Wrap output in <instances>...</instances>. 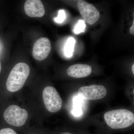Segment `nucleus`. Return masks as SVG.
I'll return each mask as SVG.
<instances>
[{
  "label": "nucleus",
  "instance_id": "f257e3e1",
  "mask_svg": "<svg viewBox=\"0 0 134 134\" xmlns=\"http://www.w3.org/2000/svg\"><path fill=\"white\" fill-rule=\"evenodd\" d=\"M104 119L108 126L113 129L128 127L134 122V114L126 109L113 110L105 113Z\"/></svg>",
  "mask_w": 134,
  "mask_h": 134
},
{
  "label": "nucleus",
  "instance_id": "f03ea898",
  "mask_svg": "<svg viewBox=\"0 0 134 134\" xmlns=\"http://www.w3.org/2000/svg\"><path fill=\"white\" fill-rule=\"evenodd\" d=\"M30 68L26 63L16 64L10 73L7 80V89L10 92H15L23 88L30 73Z\"/></svg>",
  "mask_w": 134,
  "mask_h": 134
},
{
  "label": "nucleus",
  "instance_id": "7ed1b4c3",
  "mask_svg": "<svg viewBox=\"0 0 134 134\" xmlns=\"http://www.w3.org/2000/svg\"><path fill=\"white\" fill-rule=\"evenodd\" d=\"M28 112L16 105H11L7 108L3 114L6 122L10 125L20 127L25 124L28 119Z\"/></svg>",
  "mask_w": 134,
  "mask_h": 134
},
{
  "label": "nucleus",
  "instance_id": "20e7f679",
  "mask_svg": "<svg viewBox=\"0 0 134 134\" xmlns=\"http://www.w3.org/2000/svg\"><path fill=\"white\" fill-rule=\"evenodd\" d=\"M43 98L47 110L55 113L61 109L62 100L57 90L52 86H47L43 92Z\"/></svg>",
  "mask_w": 134,
  "mask_h": 134
},
{
  "label": "nucleus",
  "instance_id": "39448f33",
  "mask_svg": "<svg viewBox=\"0 0 134 134\" xmlns=\"http://www.w3.org/2000/svg\"><path fill=\"white\" fill-rule=\"evenodd\" d=\"M107 93L106 89L103 85H94L81 87L78 91V94L86 100H95L104 98Z\"/></svg>",
  "mask_w": 134,
  "mask_h": 134
},
{
  "label": "nucleus",
  "instance_id": "423d86ee",
  "mask_svg": "<svg viewBox=\"0 0 134 134\" xmlns=\"http://www.w3.org/2000/svg\"><path fill=\"white\" fill-rule=\"evenodd\" d=\"M77 6L81 15L90 25L95 24L100 18V14L94 5L83 1H79Z\"/></svg>",
  "mask_w": 134,
  "mask_h": 134
},
{
  "label": "nucleus",
  "instance_id": "0eeeda50",
  "mask_svg": "<svg viewBox=\"0 0 134 134\" xmlns=\"http://www.w3.org/2000/svg\"><path fill=\"white\" fill-rule=\"evenodd\" d=\"M51 49L50 40L47 38H41L37 40L34 45L32 55L35 59L43 60L48 57Z\"/></svg>",
  "mask_w": 134,
  "mask_h": 134
},
{
  "label": "nucleus",
  "instance_id": "6e6552de",
  "mask_svg": "<svg viewBox=\"0 0 134 134\" xmlns=\"http://www.w3.org/2000/svg\"><path fill=\"white\" fill-rule=\"evenodd\" d=\"M24 10L27 16L32 18L42 17L45 10L42 2L40 0H27L24 4Z\"/></svg>",
  "mask_w": 134,
  "mask_h": 134
},
{
  "label": "nucleus",
  "instance_id": "1a4fd4ad",
  "mask_svg": "<svg viewBox=\"0 0 134 134\" xmlns=\"http://www.w3.org/2000/svg\"><path fill=\"white\" fill-rule=\"evenodd\" d=\"M91 72V66L85 64H77L71 65L67 70V74L69 76L77 78L88 76Z\"/></svg>",
  "mask_w": 134,
  "mask_h": 134
},
{
  "label": "nucleus",
  "instance_id": "9d476101",
  "mask_svg": "<svg viewBox=\"0 0 134 134\" xmlns=\"http://www.w3.org/2000/svg\"><path fill=\"white\" fill-rule=\"evenodd\" d=\"M75 40L72 37L68 39L64 48V54L67 58H70L73 55L74 52Z\"/></svg>",
  "mask_w": 134,
  "mask_h": 134
},
{
  "label": "nucleus",
  "instance_id": "9b49d317",
  "mask_svg": "<svg viewBox=\"0 0 134 134\" xmlns=\"http://www.w3.org/2000/svg\"><path fill=\"white\" fill-rule=\"evenodd\" d=\"M86 25L84 20H80L75 26L74 32L75 34H79L82 32H84L86 30Z\"/></svg>",
  "mask_w": 134,
  "mask_h": 134
},
{
  "label": "nucleus",
  "instance_id": "f8f14e48",
  "mask_svg": "<svg viewBox=\"0 0 134 134\" xmlns=\"http://www.w3.org/2000/svg\"><path fill=\"white\" fill-rule=\"evenodd\" d=\"M66 18V13L64 10H60L58 12V16L54 19V21L58 23H62L65 21Z\"/></svg>",
  "mask_w": 134,
  "mask_h": 134
},
{
  "label": "nucleus",
  "instance_id": "ddd939ff",
  "mask_svg": "<svg viewBox=\"0 0 134 134\" xmlns=\"http://www.w3.org/2000/svg\"><path fill=\"white\" fill-rule=\"evenodd\" d=\"M81 97L79 96V97H75L74 99V107H81V105L82 102V99Z\"/></svg>",
  "mask_w": 134,
  "mask_h": 134
},
{
  "label": "nucleus",
  "instance_id": "4468645a",
  "mask_svg": "<svg viewBox=\"0 0 134 134\" xmlns=\"http://www.w3.org/2000/svg\"><path fill=\"white\" fill-rule=\"evenodd\" d=\"M72 114L76 117H79L82 114V111L81 107H73Z\"/></svg>",
  "mask_w": 134,
  "mask_h": 134
},
{
  "label": "nucleus",
  "instance_id": "2eb2a0df",
  "mask_svg": "<svg viewBox=\"0 0 134 134\" xmlns=\"http://www.w3.org/2000/svg\"><path fill=\"white\" fill-rule=\"evenodd\" d=\"M0 134H17L14 130L10 128L3 129L0 130Z\"/></svg>",
  "mask_w": 134,
  "mask_h": 134
},
{
  "label": "nucleus",
  "instance_id": "dca6fc26",
  "mask_svg": "<svg viewBox=\"0 0 134 134\" xmlns=\"http://www.w3.org/2000/svg\"><path fill=\"white\" fill-rule=\"evenodd\" d=\"M130 32L131 34L132 35L134 34V21H133V24H132V26L130 29Z\"/></svg>",
  "mask_w": 134,
  "mask_h": 134
},
{
  "label": "nucleus",
  "instance_id": "f3484780",
  "mask_svg": "<svg viewBox=\"0 0 134 134\" xmlns=\"http://www.w3.org/2000/svg\"><path fill=\"white\" fill-rule=\"evenodd\" d=\"M134 64H133V65H132V72H133V74H134Z\"/></svg>",
  "mask_w": 134,
  "mask_h": 134
},
{
  "label": "nucleus",
  "instance_id": "a211bd4d",
  "mask_svg": "<svg viewBox=\"0 0 134 134\" xmlns=\"http://www.w3.org/2000/svg\"><path fill=\"white\" fill-rule=\"evenodd\" d=\"M61 134H73L70 133H68V132H66V133H62Z\"/></svg>",
  "mask_w": 134,
  "mask_h": 134
},
{
  "label": "nucleus",
  "instance_id": "6ab92c4d",
  "mask_svg": "<svg viewBox=\"0 0 134 134\" xmlns=\"http://www.w3.org/2000/svg\"><path fill=\"white\" fill-rule=\"evenodd\" d=\"M1 62H0V73H1Z\"/></svg>",
  "mask_w": 134,
  "mask_h": 134
}]
</instances>
